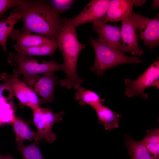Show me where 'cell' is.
Segmentation results:
<instances>
[{
    "mask_svg": "<svg viewBox=\"0 0 159 159\" xmlns=\"http://www.w3.org/2000/svg\"><path fill=\"white\" fill-rule=\"evenodd\" d=\"M2 124V123L1 122L0 119V125H1V124Z\"/></svg>",
    "mask_w": 159,
    "mask_h": 159,
    "instance_id": "obj_28",
    "label": "cell"
},
{
    "mask_svg": "<svg viewBox=\"0 0 159 159\" xmlns=\"http://www.w3.org/2000/svg\"><path fill=\"white\" fill-rule=\"evenodd\" d=\"M124 143L129 152L130 159H159L151 155L143 141H136L127 135Z\"/></svg>",
    "mask_w": 159,
    "mask_h": 159,
    "instance_id": "obj_17",
    "label": "cell"
},
{
    "mask_svg": "<svg viewBox=\"0 0 159 159\" xmlns=\"http://www.w3.org/2000/svg\"><path fill=\"white\" fill-rule=\"evenodd\" d=\"M10 37L12 39L16 41V43L14 46L25 48L48 43L53 40L40 34L24 33L18 29H13Z\"/></svg>",
    "mask_w": 159,
    "mask_h": 159,
    "instance_id": "obj_14",
    "label": "cell"
},
{
    "mask_svg": "<svg viewBox=\"0 0 159 159\" xmlns=\"http://www.w3.org/2000/svg\"><path fill=\"white\" fill-rule=\"evenodd\" d=\"M66 19L58 40V47L64 61V72L67 74L66 78L60 81V84L69 89L73 88L77 90L84 82L77 74V66L79 53L85 46L79 42L75 29L67 24Z\"/></svg>",
    "mask_w": 159,
    "mask_h": 159,
    "instance_id": "obj_2",
    "label": "cell"
},
{
    "mask_svg": "<svg viewBox=\"0 0 159 159\" xmlns=\"http://www.w3.org/2000/svg\"><path fill=\"white\" fill-rule=\"evenodd\" d=\"M75 99L82 106L88 105L93 109L105 101L95 92L80 87L77 90Z\"/></svg>",
    "mask_w": 159,
    "mask_h": 159,
    "instance_id": "obj_19",
    "label": "cell"
},
{
    "mask_svg": "<svg viewBox=\"0 0 159 159\" xmlns=\"http://www.w3.org/2000/svg\"><path fill=\"white\" fill-rule=\"evenodd\" d=\"M1 77L9 85L13 95L16 96L22 104L33 110L39 107L40 100L37 94L25 83L13 75L10 76L4 74Z\"/></svg>",
    "mask_w": 159,
    "mask_h": 159,
    "instance_id": "obj_9",
    "label": "cell"
},
{
    "mask_svg": "<svg viewBox=\"0 0 159 159\" xmlns=\"http://www.w3.org/2000/svg\"><path fill=\"white\" fill-rule=\"evenodd\" d=\"M132 13L122 21L121 52L122 53L130 52L134 56H140L144 54V52L138 45V35L133 23Z\"/></svg>",
    "mask_w": 159,
    "mask_h": 159,
    "instance_id": "obj_10",
    "label": "cell"
},
{
    "mask_svg": "<svg viewBox=\"0 0 159 159\" xmlns=\"http://www.w3.org/2000/svg\"><path fill=\"white\" fill-rule=\"evenodd\" d=\"M145 2V0H110L107 12L103 18L106 22L122 21L132 12L134 5L140 6Z\"/></svg>",
    "mask_w": 159,
    "mask_h": 159,
    "instance_id": "obj_12",
    "label": "cell"
},
{
    "mask_svg": "<svg viewBox=\"0 0 159 159\" xmlns=\"http://www.w3.org/2000/svg\"><path fill=\"white\" fill-rule=\"evenodd\" d=\"M23 0H0V17L9 9L20 5Z\"/></svg>",
    "mask_w": 159,
    "mask_h": 159,
    "instance_id": "obj_25",
    "label": "cell"
},
{
    "mask_svg": "<svg viewBox=\"0 0 159 159\" xmlns=\"http://www.w3.org/2000/svg\"><path fill=\"white\" fill-rule=\"evenodd\" d=\"M39 142L24 145L23 143L18 144L17 148L23 157V159H44L40 150Z\"/></svg>",
    "mask_w": 159,
    "mask_h": 159,
    "instance_id": "obj_22",
    "label": "cell"
},
{
    "mask_svg": "<svg viewBox=\"0 0 159 159\" xmlns=\"http://www.w3.org/2000/svg\"><path fill=\"white\" fill-rule=\"evenodd\" d=\"M97 115V122L103 125L106 130H110L117 128L120 115L101 104L94 109Z\"/></svg>",
    "mask_w": 159,
    "mask_h": 159,
    "instance_id": "obj_15",
    "label": "cell"
},
{
    "mask_svg": "<svg viewBox=\"0 0 159 159\" xmlns=\"http://www.w3.org/2000/svg\"><path fill=\"white\" fill-rule=\"evenodd\" d=\"M14 47L17 53L28 56H51L54 54L58 44L57 41L52 40L48 43L28 48L15 46Z\"/></svg>",
    "mask_w": 159,
    "mask_h": 159,
    "instance_id": "obj_16",
    "label": "cell"
},
{
    "mask_svg": "<svg viewBox=\"0 0 159 159\" xmlns=\"http://www.w3.org/2000/svg\"><path fill=\"white\" fill-rule=\"evenodd\" d=\"M12 123L16 135V142L18 144L23 143L25 140H34L35 132L23 120L16 117Z\"/></svg>",
    "mask_w": 159,
    "mask_h": 159,
    "instance_id": "obj_20",
    "label": "cell"
},
{
    "mask_svg": "<svg viewBox=\"0 0 159 159\" xmlns=\"http://www.w3.org/2000/svg\"><path fill=\"white\" fill-rule=\"evenodd\" d=\"M7 101L0 99V119L2 124L12 123L16 117L12 105Z\"/></svg>",
    "mask_w": 159,
    "mask_h": 159,
    "instance_id": "obj_23",
    "label": "cell"
},
{
    "mask_svg": "<svg viewBox=\"0 0 159 159\" xmlns=\"http://www.w3.org/2000/svg\"><path fill=\"white\" fill-rule=\"evenodd\" d=\"M8 61L11 66L15 67L13 75L18 77L19 75H22L24 83L30 87H33L40 74L65 71L63 63L60 64L52 60L45 61L35 59L31 57L18 53H10Z\"/></svg>",
    "mask_w": 159,
    "mask_h": 159,
    "instance_id": "obj_3",
    "label": "cell"
},
{
    "mask_svg": "<svg viewBox=\"0 0 159 159\" xmlns=\"http://www.w3.org/2000/svg\"><path fill=\"white\" fill-rule=\"evenodd\" d=\"M33 111V122L37 130L35 132L34 140L39 143L44 139L48 143H52L57 138L56 135L52 131V126L56 122L62 120V115L64 112L54 113L51 110L40 107Z\"/></svg>",
    "mask_w": 159,
    "mask_h": 159,
    "instance_id": "obj_5",
    "label": "cell"
},
{
    "mask_svg": "<svg viewBox=\"0 0 159 159\" xmlns=\"http://www.w3.org/2000/svg\"><path fill=\"white\" fill-rule=\"evenodd\" d=\"M57 82L53 72L44 73L37 79L33 86L34 91L41 97L43 103L52 102L54 90Z\"/></svg>",
    "mask_w": 159,
    "mask_h": 159,
    "instance_id": "obj_13",
    "label": "cell"
},
{
    "mask_svg": "<svg viewBox=\"0 0 159 159\" xmlns=\"http://www.w3.org/2000/svg\"><path fill=\"white\" fill-rule=\"evenodd\" d=\"M21 19L19 15L10 13L6 18L0 19V44L2 50L5 51L8 38L14 29L15 24Z\"/></svg>",
    "mask_w": 159,
    "mask_h": 159,
    "instance_id": "obj_18",
    "label": "cell"
},
{
    "mask_svg": "<svg viewBox=\"0 0 159 159\" xmlns=\"http://www.w3.org/2000/svg\"><path fill=\"white\" fill-rule=\"evenodd\" d=\"M132 21L136 29L139 32V37L145 46L150 50L157 46L159 42V18L150 19L139 14L132 13Z\"/></svg>",
    "mask_w": 159,
    "mask_h": 159,
    "instance_id": "obj_7",
    "label": "cell"
},
{
    "mask_svg": "<svg viewBox=\"0 0 159 159\" xmlns=\"http://www.w3.org/2000/svg\"><path fill=\"white\" fill-rule=\"evenodd\" d=\"M74 1L72 0H52L49 2L55 8L62 13L70 8Z\"/></svg>",
    "mask_w": 159,
    "mask_h": 159,
    "instance_id": "obj_24",
    "label": "cell"
},
{
    "mask_svg": "<svg viewBox=\"0 0 159 159\" xmlns=\"http://www.w3.org/2000/svg\"><path fill=\"white\" fill-rule=\"evenodd\" d=\"M110 1L109 0H91L78 16L72 18H67L66 21L75 29L85 23L97 22L105 16Z\"/></svg>",
    "mask_w": 159,
    "mask_h": 159,
    "instance_id": "obj_8",
    "label": "cell"
},
{
    "mask_svg": "<svg viewBox=\"0 0 159 159\" xmlns=\"http://www.w3.org/2000/svg\"><path fill=\"white\" fill-rule=\"evenodd\" d=\"M89 39L94 49L95 56L94 64L91 70L97 76L102 75L107 70L120 64L142 62L135 56H127L98 39L90 37Z\"/></svg>",
    "mask_w": 159,
    "mask_h": 159,
    "instance_id": "obj_4",
    "label": "cell"
},
{
    "mask_svg": "<svg viewBox=\"0 0 159 159\" xmlns=\"http://www.w3.org/2000/svg\"><path fill=\"white\" fill-rule=\"evenodd\" d=\"M159 8V1L153 0L152 5V8L153 9Z\"/></svg>",
    "mask_w": 159,
    "mask_h": 159,
    "instance_id": "obj_27",
    "label": "cell"
},
{
    "mask_svg": "<svg viewBox=\"0 0 159 159\" xmlns=\"http://www.w3.org/2000/svg\"><path fill=\"white\" fill-rule=\"evenodd\" d=\"M92 29L99 35L98 38L105 44L121 51L122 42L119 28L107 24L103 18L93 23Z\"/></svg>",
    "mask_w": 159,
    "mask_h": 159,
    "instance_id": "obj_11",
    "label": "cell"
},
{
    "mask_svg": "<svg viewBox=\"0 0 159 159\" xmlns=\"http://www.w3.org/2000/svg\"><path fill=\"white\" fill-rule=\"evenodd\" d=\"M142 141L151 155L159 157V127L148 130Z\"/></svg>",
    "mask_w": 159,
    "mask_h": 159,
    "instance_id": "obj_21",
    "label": "cell"
},
{
    "mask_svg": "<svg viewBox=\"0 0 159 159\" xmlns=\"http://www.w3.org/2000/svg\"><path fill=\"white\" fill-rule=\"evenodd\" d=\"M125 94L128 97L141 96L146 99L148 94L145 92L147 88L154 86L159 88V61L154 62L136 80L126 79Z\"/></svg>",
    "mask_w": 159,
    "mask_h": 159,
    "instance_id": "obj_6",
    "label": "cell"
},
{
    "mask_svg": "<svg viewBox=\"0 0 159 159\" xmlns=\"http://www.w3.org/2000/svg\"><path fill=\"white\" fill-rule=\"evenodd\" d=\"M11 12L20 16L23 23L21 32L36 33L57 41L66 19L60 18V12L44 0H23Z\"/></svg>",
    "mask_w": 159,
    "mask_h": 159,
    "instance_id": "obj_1",
    "label": "cell"
},
{
    "mask_svg": "<svg viewBox=\"0 0 159 159\" xmlns=\"http://www.w3.org/2000/svg\"><path fill=\"white\" fill-rule=\"evenodd\" d=\"M0 159H16L12 157L10 154H7L6 155H0Z\"/></svg>",
    "mask_w": 159,
    "mask_h": 159,
    "instance_id": "obj_26",
    "label": "cell"
}]
</instances>
